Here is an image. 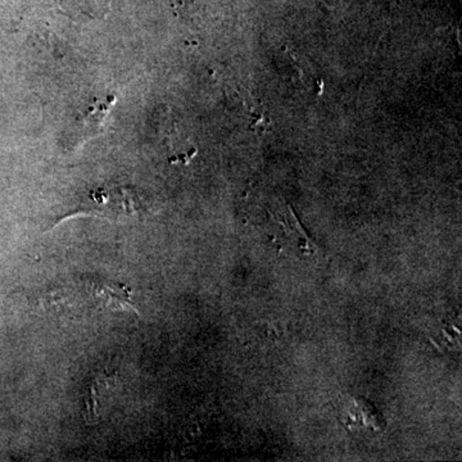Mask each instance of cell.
I'll return each instance as SVG.
<instances>
[{
    "mask_svg": "<svg viewBox=\"0 0 462 462\" xmlns=\"http://www.w3.org/2000/svg\"><path fill=\"white\" fill-rule=\"evenodd\" d=\"M82 3V11L88 14L104 12L105 0H80Z\"/></svg>",
    "mask_w": 462,
    "mask_h": 462,
    "instance_id": "7a4b0ae2",
    "label": "cell"
},
{
    "mask_svg": "<svg viewBox=\"0 0 462 462\" xmlns=\"http://www.w3.org/2000/svg\"><path fill=\"white\" fill-rule=\"evenodd\" d=\"M96 295L102 296L104 301H107L108 306L115 308V310H121V308L125 310V308L130 307L136 311V308L131 306L130 302H128L130 293L125 287L101 284L96 287Z\"/></svg>",
    "mask_w": 462,
    "mask_h": 462,
    "instance_id": "6da1fadb",
    "label": "cell"
}]
</instances>
